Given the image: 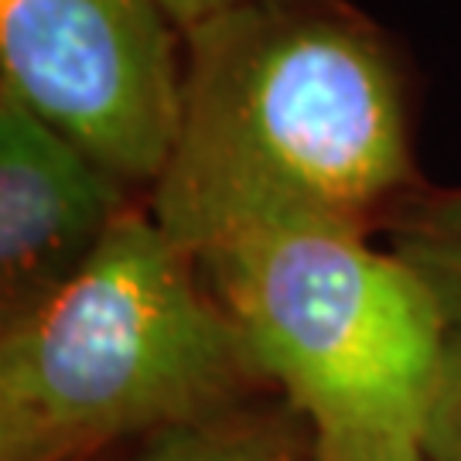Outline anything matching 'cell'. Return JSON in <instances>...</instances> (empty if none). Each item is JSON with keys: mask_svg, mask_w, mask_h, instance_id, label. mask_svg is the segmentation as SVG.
Instances as JSON below:
<instances>
[{"mask_svg": "<svg viewBox=\"0 0 461 461\" xmlns=\"http://www.w3.org/2000/svg\"><path fill=\"white\" fill-rule=\"evenodd\" d=\"M182 41V120L148 209L192 257L270 222L369 232L417 188L400 72L339 0H253Z\"/></svg>", "mask_w": 461, "mask_h": 461, "instance_id": "cell-1", "label": "cell"}, {"mask_svg": "<svg viewBox=\"0 0 461 461\" xmlns=\"http://www.w3.org/2000/svg\"><path fill=\"white\" fill-rule=\"evenodd\" d=\"M257 383L195 257L131 205L76 277L0 325V461H89Z\"/></svg>", "mask_w": 461, "mask_h": 461, "instance_id": "cell-2", "label": "cell"}, {"mask_svg": "<svg viewBox=\"0 0 461 461\" xmlns=\"http://www.w3.org/2000/svg\"><path fill=\"white\" fill-rule=\"evenodd\" d=\"M195 264L257 376L308 424L318 461L417 438L447 325L369 232L270 222L198 249Z\"/></svg>", "mask_w": 461, "mask_h": 461, "instance_id": "cell-3", "label": "cell"}, {"mask_svg": "<svg viewBox=\"0 0 461 461\" xmlns=\"http://www.w3.org/2000/svg\"><path fill=\"white\" fill-rule=\"evenodd\" d=\"M185 41L161 0H0V89L148 195L182 120Z\"/></svg>", "mask_w": 461, "mask_h": 461, "instance_id": "cell-4", "label": "cell"}, {"mask_svg": "<svg viewBox=\"0 0 461 461\" xmlns=\"http://www.w3.org/2000/svg\"><path fill=\"white\" fill-rule=\"evenodd\" d=\"M133 188L0 89V325L72 280Z\"/></svg>", "mask_w": 461, "mask_h": 461, "instance_id": "cell-5", "label": "cell"}, {"mask_svg": "<svg viewBox=\"0 0 461 461\" xmlns=\"http://www.w3.org/2000/svg\"><path fill=\"white\" fill-rule=\"evenodd\" d=\"M89 461H318L308 424L284 407L230 403L222 411L175 420Z\"/></svg>", "mask_w": 461, "mask_h": 461, "instance_id": "cell-6", "label": "cell"}, {"mask_svg": "<svg viewBox=\"0 0 461 461\" xmlns=\"http://www.w3.org/2000/svg\"><path fill=\"white\" fill-rule=\"evenodd\" d=\"M390 253L430 291L445 325H461V188H413L386 215Z\"/></svg>", "mask_w": 461, "mask_h": 461, "instance_id": "cell-7", "label": "cell"}, {"mask_svg": "<svg viewBox=\"0 0 461 461\" xmlns=\"http://www.w3.org/2000/svg\"><path fill=\"white\" fill-rule=\"evenodd\" d=\"M417 445L424 461H461V325H447L445 331Z\"/></svg>", "mask_w": 461, "mask_h": 461, "instance_id": "cell-8", "label": "cell"}, {"mask_svg": "<svg viewBox=\"0 0 461 461\" xmlns=\"http://www.w3.org/2000/svg\"><path fill=\"white\" fill-rule=\"evenodd\" d=\"M161 4H165L167 14L175 17L178 32H185V28H192V24L219 14V11H230V7H240V4H253V0H161Z\"/></svg>", "mask_w": 461, "mask_h": 461, "instance_id": "cell-9", "label": "cell"}, {"mask_svg": "<svg viewBox=\"0 0 461 461\" xmlns=\"http://www.w3.org/2000/svg\"><path fill=\"white\" fill-rule=\"evenodd\" d=\"M348 461H424L420 455V445L417 438H403V441H393V445H383L376 451H366V455H356Z\"/></svg>", "mask_w": 461, "mask_h": 461, "instance_id": "cell-10", "label": "cell"}]
</instances>
